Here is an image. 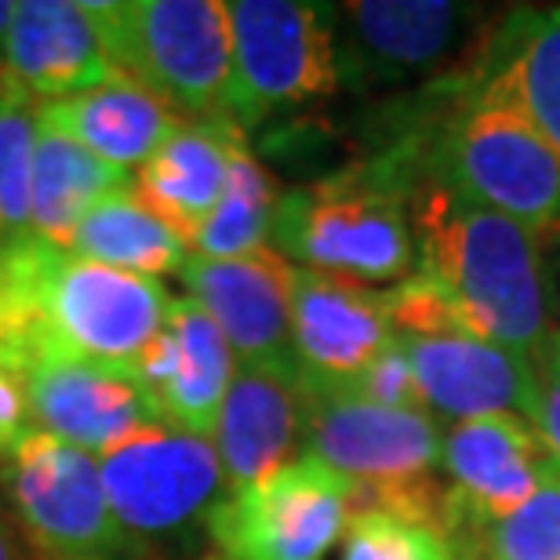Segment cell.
Wrapping results in <instances>:
<instances>
[{"label": "cell", "instance_id": "6da1fadb", "mask_svg": "<svg viewBox=\"0 0 560 560\" xmlns=\"http://www.w3.org/2000/svg\"><path fill=\"white\" fill-rule=\"evenodd\" d=\"M411 211L416 277L436 291L452 328L532 361L550 335L542 241L436 183H422Z\"/></svg>", "mask_w": 560, "mask_h": 560}, {"label": "cell", "instance_id": "7a4b0ae2", "mask_svg": "<svg viewBox=\"0 0 560 560\" xmlns=\"http://www.w3.org/2000/svg\"><path fill=\"white\" fill-rule=\"evenodd\" d=\"M425 183L422 156L408 142H386L313 186L284 189L273 211L270 244L302 270L405 284L419 266L408 208Z\"/></svg>", "mask_w": 560, "mask_h": 560}, {"label": "cell", "instance_id": "3957f363", "mask_svg": "<svg viewBox=\"0 0 560 560\" xmlns=\"http://www.w3.org/2000/svg\"><path fill=\"white\" fill-rule=\"evenodd\" d=\"M422 172L425 183L521 222L542 244L560 237V156L521 109L474 81V62L425 136Z\"/></svg>", "mask_w": 560, "mask_h": 560}, {"label": "cell", "instance_id": "277c9868", "mask_svg": "<svg viewBox=\"0 0 560 560\" xmlns=\"http://www.w3.org/2000/svg\"><path fill=\"white\" fill-rule=\"evenodd\" d=\"M117 70L183 120L230 117V22L219 0L92 4ZM233 120V117H230Z\"/></svg>", "mask_w": 560, "mask_h": 560}, {"label": "cell", "instance_id": "5b68a950", "mask_svg": "<svg viewBox=\"0 0 560 560\" xmlns=\"http://www.w3.org/2000/svg\"><path fill=\"white\" fill-rule=\"evenodd\" d=\"M98 474L117 524L156 560L208 542L211 513L230 495L215 444L172 425L128 436L98 458Z\"/></svg>", "mask_w": 560, "mask_h": 560}, {"label": "cell", "instance_id": "8992f818", "mask_svg": "<svg viewBox=\"0 0 560 560\" xmlns=\"http://www.w3.org/2000/svg\"><path fill=\"white\" fill-rule=\"evenodd\" d=\"M230 117L244 136L339 92L335 4L306 0H233Z\"/></svg>", "mask_w": 560, "mask_h": 560}, {"label": "cell", "instance_id": "52a82bcc", "mask_svg": "<svg viewBox=\"0 0 560 560\" xmlns=\"http://www.w3.org/2000/svg\"><path fill=\"white\" fill-rule=\"evenodd\" d=\"M0 499L40 560H156L109 510L98 458L30 430L0 463Z\"/></svg>", "mask_w": 560, "mask_h": 560}, {"label": "cell", "instance_id": "ba28073f", "mask_svg": "<svg viewBox=\"0 0 560 560\" xmlns=\"http://www.w3.org/2000/svg\"><path fill=\"white\" fill-rule=\"evenodd\" d=\"M488 15L452 0H353L335 4L339 88L357 95L463 70L488 44Z\"/></svg>", "mask_w": 560, "mask_h": 560}, {"label": "cell", "instance_id": "9c48e42d", "mask_svg": "<svg viewBox=\"0 0 560 560\" xmlns=\"http://www.w3.org/2000/svg\"><path fill=\"white\" fill-rule=\"evenodd\" d=\"M353 485L317 458L230 491L211 513V560H324L346 535Z\"/></svg>", "mask_w": 560, "mask_h": 560}, {"label": "cell", "instance_id": "30bf717a", "mask_svg": "<svg viewBox=\"0 0 560 560\" xmlns=\"http://www.w3.org/2000/svg\"><path fill=\"white\" fill-rule=\"evenodd\" d=\"M172 295L161 280L55 252L40 284L44 357H88L131 368L161 335Z\"/></svg>", "mask_w": 560, "mask_h": 560}, {"label": "cell", "instance_id": "8fae6325", "mask_svg": "<svg viewBox=\"0 0 560 560\" xmlns=\"http://www.w3.org/2000/svg\"><path fill=\"white\" fill-rule=\"evenodd\" d=\"M302 447L353 488H405L436 477L444 430L430 411L378 408L302 378Z\"/></svg>", "mask_w": 560, "mask_h": 560}, {"label": "cell", "instance_id": "7c38bea8", "mask_svg": "<svg viewBox=\"0 0 560 560\" xmlns=\"http://www.w3.org/2000/svg\"><path fill=\"white\" fill-rule=\"evenodd\" d=\"M22 383L33 430L59 436L88 455H106L128 436L164 425L131 368L55 353L40 357Z\"/></svg>", "mask_w": 560, "mask_h": 560}, {"label": "cell", "instance_id": "4fadbf2b", "mask_svg": "<svg viewBox=\"0 0 560 560\" xmlns=\"http://www.w3.org/2000/svg\"><path fill=\"white\" fill-rule=\"evenodd\" d=\"M397 342L405 346L422 405L433 419L517 416L535 425L539 386L528 357L463 331H397Z\"/></svg>", "mask_w": 560, "mask_h": 560}, {"label": "cell", "instance_id": "5bb4252c", "mask_svg": "<svg viewBox=\"0 0 560 560\" xmlns=\"http://www.w3.org/2000/svg\"><path fill=\"white\" fill-rule=\"evenodd\" d=\"M553 455L532 422L517 416H480L444 430L441 469L447 477V524H485L521 510L539 491Z\"/></svg>", "mask_w": 560, "mask_h": 560}, {"label": "cell", "instance_id": "9a60e30c", "mask_svg": "<svg viewBox=\"0 0 560 560\" xmlns=\"http://www.w3.org/2000/svg\"><path fill=\"white\" fill-rule=\"evenodd\" d=\"M394 339L397 331L386 291L295 266L291 350H295L299 378L346 386Z\"/></svg>", "mask_w": 560, "mask_h": 560}, {"label": "cell", "instance_id": "2e32d148", "mask_svg": "<svg viewBox=\"0 0 560 560\" xmlns=\"http://www.w3.org/2000/svg\"><path fill=\"white\" fill-rule=\"evenodd\" d=\"M291 266L273 248L237 259H186L189 299L215 320L241 364L299 368L291 350Z\"/></svg>", "mask_w": 560, "mask_h": 560}, {"label": "cell", "instance_id": "e0dca14e", "mask_svg": "<svg viewBox=\"0 0 560 560\" xmlns=\"http://www.w3.org/2000/svg\"><path fill=\"white\" fill-rule=\"evenodd\" d=\"M233 350L194 299H172L161 335L131 364L164 425L211 441L233 378Z\"/></svg>", "mask_w": 560, "mask_h": 560}, {"label": "cell", "instance_id": "ac0fdd59", "mask_svg": "<svg viewBox=\"0 0 560 560\" xmlns=\"http://www.w3.org/2000/svg\"><path fill=\"white\" fill-rule=\"evenodd\" d=\"M0 70L37 103L92 92L120 73L92 4L70 0H19Z\"/></svg>", "mask_w": 560, "mask_h": 560}, {"label": "cell", "instance_id": "d6986e66", "mask_svg": "<svg viewBox=\"0 0 560 560\" xmlns=\"http://www.w3.org/2000/svg\"><path fill=\"white\" fill-rule=\"evenodd\" d=\"M302 441V378L299 368L241 364L233 368L222 400L215 444L222 477L230 491H241L288 466V455Z\"/></svg>", "mask_w": 560, "mask_h": 560}, {"label": "cell", "instance_id": "ffe728a7", "mask_svg": "<svg viewBox=\"0 0 560 560\" xmlns=\"http://www.w3.org/2000/svg\"><path fill=\"white\" fill-rule=\"evenodd\" d=\"M244 139L248 136L230 117L183 120L139 167V175L131 178V194L178 237L194 244L222 197L233 145Z\"/></svg>", "mask_w": 560, "mask_h": 560}, {"label": "cell", "instance_id": "44dd1931", "mask_svg": "<svg viewBox=\"0 0 560 560\" xmlns=\"http://www.w3.org/2000/svg\"><path fill=\"white\" fill-rule=\"evenodd\" d=\"M474 81L521 109L560 156V8L502 19L474 59Z\"/></svg>", "mask_w": 560, "mask_h": 560}, {"label": "cell", "instance_id": "7402d4cb", "mask_svg": "<svg viewBox=\"0 0 560 560\" xmlns=\"http://www.w3.org/2000/svg\"><path fill=\"white\" fill-rule=\"evenodd\" d=\"M37 117L125 172L136 164L142 167L183 125L175 109H167L150 88L131 81L128 73H117L114 81L98 84L92 92L40 103Z\"/></svg>", "mask_w": 560, "mask_h": 560}, {"label": "cell", "instance_id": "603a6c76", "mask_svg": "<svg viewBox=\"0 0 560 560\" xmlns=\"http://www.w3.org/2000/svg\"><path fill=\"white\" fill-rule=\"evenodd\" d=\"M128 186L131 172L95 156L66 131L37 117V150H33L30 175V230L37 237L70 252V241L88 208Z\"/></svg>", "mask_w": 560, "mask_h": 560}, {"label": "cell", "instance_id": "cb8c5ba5", "mask_svg": "<svg viewBox=\"0 0 560 560\" xmlns=\"http://www.w3.org/2000/svg\"><path fill=\"white\" fill-rule=\"evenodd\" d=\"M189 241L156 219L150 208L128 189L103 197L98 205L88 208V215L77 226L70 252L81 259L117 266V270L139 273V277H167L183 273Z\"/></svg>", "mask_w": 560, "mask_h": 560}, {"label": "cell", "instance_id": "d4e9b609", "mask_svg": "<svg viewBox=\"0 0 560 560\" xmlns=\"http://www.w3.org/2000/svg\"><path fill=\"white\" fill-rule=\"evenodd\" d=\"M280 189L273 175L255 161L248 139L233 145L226 186L211 219L194 237V248L200 259H237V255L262 252L273 233V211H277Z\"/></svg>", "mask_w": 560, "mask_h": 560}, {"label": "cell", "instance_id": "484cf974", "mask_svg": "<svg viewBox=\"0 0 560 560\" xmlns=\"http://www.w3.org/2000/svg\"><path fill=\"white\" fill-rule=\"evenodd\" d=\"M455 560H560V463L546 469L539 491L521 510L447 532Z\"/></svg>", "mask_w": 560, "mask_h": 560}, {"label": "cell", "instance_id": "4316f807", "mask_svg": "<svg viewBox=\"0 0 560 560\" xmlns=\"http://www.w3.org/2000/svg\"><path fill=\"white\" fill-rule=\"evenodd\" d=\"M37 98L0 70V241L30 233V175L37 150Z\"/></svg>", "mask_w": 560, "mask_h": 560}, {"label": "cell", "instance_id": "83f0119b", "mask_svg": "<svg viewBox=\"0 0 560 560\" xmlns=\"http://www.w3.org/2000/svg\"><path fill=\"white\" fill-rule=\"evenodd\" d=\"M342 560H455L441 532L383 510H357L342 535Z\"/></svg>", "mask_w": 560, "mask_h": 560}, {"label": "cell", "instance_id": "f1b7e54d", "mask_svg": "<svg viewBox=\"0 0 560 560\" xmlns=\"http://www.w3.org/2000/svg\"><path fill=\"white\" fill-rule=\"evenodd\" d=\"M342 389H346V394L368 400V405H378V408L425 411L419 383H416V372H411L405 346H400L397 339L389 342L378 357H372V364H368L364 372L353 378V383H346Z\"/></svg>", "mask_w": 560, "mask_h": 560}, {"label": "cell", "instance_id": "f546056e", "mask_svg": "<svg viewBox=\"0 0 560 560\" xmlns=\"http://www.w3.org/2000/svg\"><path fill=\"white\" fill-rule=\"evenodd\" d=\"M535 386H539V411H535V433L542 436L546 452L560 463V335L550 328L539 353L532 357Z\"/></svg>", "mask_w": 560, "mask_h": 560}, {"label": "cell", "instance_id": "4dcf8cb0", "mask_svg": "<svg viewBox=\"0 0 560 560\" xmlns=\"http://www.w3.org/2000/svg\"><path fill=\"white\" fill-rule=\"evenodd\" d=\"M30 430H33V422H30L26 383H22L19 375H11L8 368H0V463H4L11 447Z\"/></svg>", "mask_w": 560, "mask_h": 560}, {"label": "cell", "instance_id": "1f68e13d", "mask_svg": "<svg viewBox=\"0 0 560 560\" xmlns=\"http://www.w3.org/2000/svg\"><path fill=\"white\" fill-rule=\"evenodd\" d=\"M0 560H40L37 550H33L30 539L15 524V517L8 513L4 499H0Z\"/></svg>", "mask_w": 560, "mask_h": 560}, {"label": "cell", "instance_id": "d6a6232c", "mask_svg": "<svg viewBox=\"0 0 560 560\" xmlns=\"http://www.w3.org/2000/svg\"><path fill=\"white\" fill-rule=\"evenodd\" d=\"M546 313H550V328L560 335V237L546 255Z\"/></svg>", "mask_w": 560, "mask_h": 560}, {"label": "cell", "instance_id": "836d02e7", "mask_svg": "<svg viewBox=\"0 0 560 560\" xmlns=\"http://www.w3.org/2000/svg\"><path fill=\"white\" fill-rule=\"evenodd\" d=\"M11 11H15V4H11V0H0V55H4L8 26H11Z\"/></svg>", "mask_w": 560, "mask_h": 560}]
</instances>
